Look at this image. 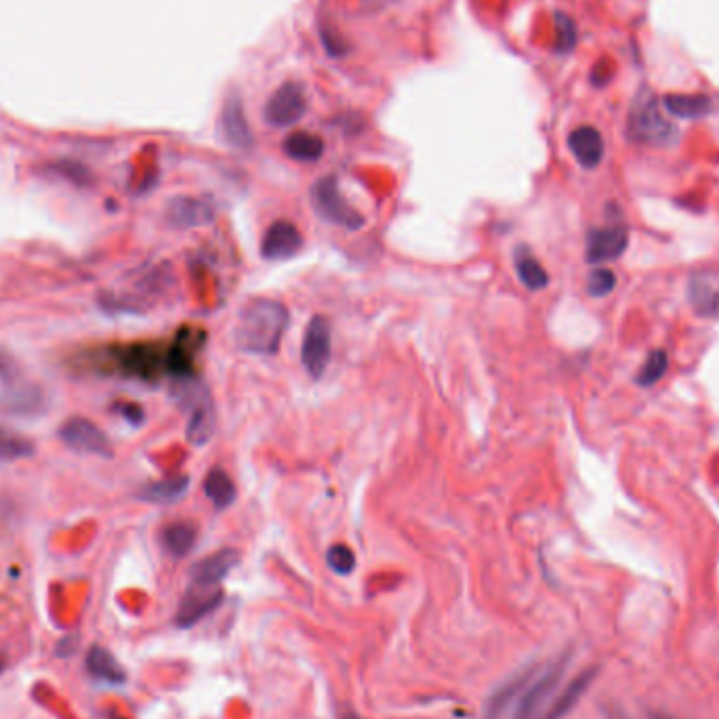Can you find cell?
<instances>
[{"label": "cell", "instance_id": "cell-1", "mask_svg": "<svg viewBox=\"0 0 719 719\" xmlns=\"http://www.w3.org/2000/svg\"><path fill=\"white\" fill-rule=\"evenodd\" d=\"M286 326H289V310L276 299H253L240 312L234 341L244 354L274 356L280 349Z\"/></svg>", "mask_w": 719, "mask_h": 719}, {"label": "cell", "instance_id": "cell-2", "mask_svg": "<svg viewBox=\"0 0 719 719\" xmlns=\"http://www.w3.org/2000/svg\"><path fill=\"white\" fill-rule=\"evenodd\" d=\"M101 364H108L112 371L125 375L127 379H137L154 383L162 375H167V345L160 343H129L116 345L104 352Z\"/></svg>", "mask_w": 719, "mask_h": 719}, {"label": "cell", "instance_id": "cell-3", "mask_svg": "<svg viewBox=\"0 0 719 719\" xmlns=\"http://www.w3.org/2000/svg\"><path fill=\"white\" fill-rule=\"evenodd\" d=\"M629 135L644 146L669 148L677 141L680 131L665 118L656 97L648 89H642L629 110Z\"/></svg>", "mask_w": 719, "mask_h": 719}, {"label": "cell", "instance_id": "cell-4", "mask_svg": "<svg viewBox=\"0 0 719 719\" xmlns=\"http://www.w3.org/2000/svg\"><path fill=\"white\" fill-rule=\"evenodd\" d=\"M179 383H181L179 387L181 406L190 408L186 438L194 446H204L215 436V427H217V415L211 394L207 387L196 381V377Z\"/></svg>", "mask_w": 719, "mask_h": 719}, {"label": "cell", "instance_id": "cell-5", "mask_svg": "<svg viewBox=\"0 0 719 719\" xmlns=\"http://www.w3.org/2000/svg\"><path fill=\"white\" fill-rule=\"evenodd\" d=\"M310 198L314 211L328 223L339 225V228H345L349 232H358L366 225V219L341 196L335 177L318 179L312 186Z\"/></svg>", "mask_w": 719, "mask_h": 719}, {"label": "cell", "instance_id": "cell-6", "mask_svg": "<svg viewBox=\"0 0 719 719\" xmlns=\"http://www.w3.org/2000/svg\"><path fill=\"white\" fill-rule=\"evenodd\" d=\"M568 665V654L560 656V659L549 665L537 680H530V684L526 686L524 694L520 696L518 703V711L513 719H541L543 715V707L549 703V698L556 692L562 675L566 671Z\"/></svg>", "mask_w": 719, "mask_h": 719}, {"label": "cell", "instance_id": "cell-7", "mask_svg": "<svg viewBox=\"0 0 719 719\" xmlns=\"http://www.w3.org/2000/svg\"><path fill=\"white\" fill-rule=\"evenodd\" d=\"M204 341H207V333L202 328H179L173 343L167 345V375L175 381L194 379L196 356L200 354Z\"/></svg>", "mask_w": 719, "mask_h": 719}, {"label": "cell", "instance_id": "cell-8", "mask_svg": "<svg viewBox=\"0 0 719 719\" xmlns=\"http://www.w3.org/2000/svg\"><path fill=\"white\" fill-rule=\"evenodd\" d=\"M331 349H333L331 324H328V320L322 316H314L310 322H307L301 343V362L305 373L312 379H320L324 375L328 362H331Z\"/></svg>", "mask_w": 719, "mask_h": 719}, {"label": "cell", "instance_id": "cell-9", "mask_svg": "<svg viewBox=\"0 0 719 719\" xmlns=\"http://www.w3.org/2000/svg\"><path fill=\"white\" fill-rule=\"evenodd\" d=\"M307 99L295 82H284L274 91L263 108V120L274 129H289L305 116Z\"/></svg>", "mask_w": 719, "mask_h": 719}, {"label": "cell", "instance_id": "cell-10", "mask_svg": "<svg viewBox=\"0 0 719 719\" xmlns=\"http://www.w3.org/2000/svg\"><path fill=\"white\" fill-rule=\"evenodd\" d=\"M59 438L64 444L76 453L85 455H99V457H112V442L104 434V429H99L91 419L85 417H72L64 425L59 427Z\"/></svg>", "mask_w": 719, "mask_h": 719}, {"label": "cell", "instance_id": "cell-11", "mask_svg": "<svg viewBox=\"0 0 719 719\" xmlns=\"http://www.w3.org/2000/svg\"><path fill=\"white\" fill-rule=\"evenodd\" d=\"M219 131H221L223 141L228 143L230 148H234L238 152L253 150L255 139H253L249 118H246L240 97L232 95L225 99V104L221 108V116H219Z\"/></svg>", "mask_w": 719, "mask_h": 719}, {"label": "cell", "instance_id": "cell-12", "mask_svg": "<svg viewBox=\"0 0 719 719\" xmlns=\"http://www.w3.org/2000/svg\"><path fill=\"white\" fill-rule=\"evenodd\" d=\"M303 249V234L293 221H274L261 240V255L267 261L293 259Z\"/></svg>", "mask_w": 719, "mask_h": 719}, {"label": "cell", "instance_id": "cell-13", "mask_svg": "<svg viewBox=\"0 0 719 719\" xmlns=\"http://www.w3.org/2000/svg\"><path fill=\"white\" fill-rule=\"evenodd\" d=\"M221 600H223V591L219 587L192 585L188 589V593L183 595V600L179 604V610L175 616L177 625L186 629V627L200 623L204 616L219 608Z\"/></svg>", "mask_w": 719, "mask_h": 719}, {"label": "cell", "instance_id": "cell-14", "mask_svg": "<svg viewBox=\"0 0 719 719\" xmlns=\"http://www.w3.org/2000/svg\"><path fill=\"white\" fill-rule=\"evenodd\" d=\"M167 221L179 230L204 228V225H211L215 221V209L213 204L204 198L177 196L169 202Z\"/></svg>", "mask_w": 719, "mask_h": 719}, {"label": "cell", "instance_id": "cell-15", "mask_svg": "<svg viewBox=\"0 0 719 719\" xmlns=\"http://www.w3.org/2000/svg\"><path fill=\"white\" fill-rule=\"evenodd\" d=\"M627 240L629 236L623 225L591 230L587 236V259L591 263L619 259L627 249Z\"/></svg>", "mask_w": 719, "mask_h": 719}, {"label": "cell", "instance_id": "cell-16", "mask_svg": "<svg viewBox=\"0 0 719 719\" xmlns=\"http://www.w3.org/2000/svg\"><path fill=\"white\" fill-rule=\"evenodd\" d=\"M238 562L240 553L236 549H219L192 568V585L217 587L238 566Z\"/></svg>", "mask_w": 719, "mask_h": 719}, {"label": "cell", "instance_id": "cell-17", "mask_svg": "<svg viewBox=\"0 0 719 719\" xmlns=\"http://www.w3.org/2000/svg\"><path fill=\"white\" fill-rule=\"evenodd\" d=\"M568 148L583 169L600 167V162L604 160V152H606L604 137L595 127L574 129L568 137Z\"/></svg>", "mask_w": 719, "mask_h": 719}, {"label": "cell", "instance_id": "cell-18", "mask_svg": "<svg viewBox=\"0 0 719 719\" xmlns=\"http://www.w3.org/2000/svg\"><path fill=\"white\" fill-rule=\"evenodd\" d=\"M595 677H598V669L591 667L585 669L583 673H579L574 680L560 692V696H556L551 701L549 709L541 715V719H564L574 707L579 705V701L583 698V694L589 690V686L593 684Z\"/></svg>", "mask_w": 719, "mask_h": 719}, {"label": "cell", "instance_id": "cell-19", "mask_svg": "<svg viewBox=\"0 0 719 719\" xmlns=\"http://www.w3.org/2000/svg\"><path fill=\"white\" fill-rule=\"evenodd\" d=\"M690 301L705 316H719V272L705 270L690 280Z\"/></svg>", "mask_w": 719, "mask_h": 719}, {"label": "cell", "instance_id": "cell-20", "mask_svg": "<svg viewBox=\"0 0 719 719\" xmlns=\"http://www.w3.org/2000/svg\"><path fill=\"white\" fill-rule=\"evenodd\" d=\"M5 408L13 415H22V417H32L43 413L45 408V396L40 392V387L32 385V383H24L17 381L13 385L7 387V394L3 400Z\"/></svg>", "mask_w": 719, "mask_h": 719}, {"label": "cell", "instance_id": "cell-21", "mask_svg": "<svg viewBox=\"0 0 719 719\" xmlns=\"http://www.w3.org/2000/svg\"><path fill=\"white\" fill-rule=\"evenodd\" d=\"M663 106L677 118H705L715 110L713 99L703 93H673L665 95Z\"/></svg>", "mask_w": 719, "mask_h": 719}, {"label": "cell", "instance_id": "cell-22", "mask_svg": "<svg viewBox=\"0 0 719 719\" xmlns=\"http://www.w3.org/2000/svg\"><path fill=\"white\" fill-rule=\"evenodd\" d=\"M190 488V478L188 476H175V478H167L160 482H152L148 486H143L139 490V499L146 503H154V505H171L181 501L186 497V492Z\"/></svg>", "mask_w": 719, "mask_h": 719}, {"label": "cell", "instance_id": "cell-23", "mask_svg": "<svg viewBox=\"0 0 719 719\" xmlns=\"http://www.w3.org/2000/svg\"><path fill=\"white\" fill-rule=\"evenodd\" d=\"M532 675H534V669H526L524 673L516 675L513 680H509L495 694H492V698L488 701V707H486L484 719H503V715L507 713L511 703L516 701V698H520V694L530 684Z\"/></svg>", "mask_w": 719, "mask_h": 719}, {"label": "cell", "instance_id": "cell-24", "mask_svg": "<svg viewBox=\"0 0 719 719\" xmlns=\"http://www.w3.org/2000/svg\"><path fill=\"white\" fill-rule=\"evenodd\" d=\"M513 265H516L518 278L528 291H543L549 284L547 270L539 263V259L532 255L528 246H518V249L513 251Z\"/></svg>", "mask_w": 719, "mask_h": 719}, {"label": "cell", "instance_id": "cell-25", "mask_svg": "<svg viewBox=\"0 0 719 719\" xmlns=\"http://www.w3.org/2000/svg\"><path fill=\"white\" fill-rule=\"evenodd\" d=\"M204 495H207V499L215 505V509L223 511L234 505L238 490L228 471H223L221 467H213L207 478H204Z\"/></svg>", "mask_w": 719, "mask_h": 719}, {"label": "cell", "instance_id": "cell-26", "mask_svg": "<svg viewBox=\"0 0 719 719\" xmlns=\"http://www.w3.org/2000/svg\"><path fill=\"white\" fill-rule=\"evenodd\" d=\"M282 150L286 156L297 162H316L324 154V141L314 133L297 131L284 139Z\"/></svg>", "mask_w": 719, "mask_h": 719}, {"label": "cell", "instance_id": "cell-27", "mask_svg": "<svg viewBox=\"0 0 719 719\" xmlns=\"http://www.w3.org/2000/svg\"><path fill=\"white\" fill-rule=\"evenodd\" d=\"M196 526L190 522H175L162 530V545L173 558H186L196 545Z\"/></svg>", "mask_w": 719, "mask_h": 719}, {"label": "cell", "instance_id": "cell-28", "mask_svg": "<svg viewBox=\"0 0 719 719\" xmlns=\"http://www.w3.org/2000/svg\"><path fill=\"white\" fill-rule=\"evenodd\" d=\"M87 667L99 682H106L112 686L125 682V671H122V667L116 663V659L106 648L93 646L87 656Z\"/></svg>", "mask_w": 719, "mask_h": 719}, {"label": "cell", "instance_id": "cell-29", "mask_svg": "<svg viewBox=\"0 0 719 719\" xmlns=\"http://www.w3.org/2000/svg\"><path fill=\"white\" fill-rule=\"evenodd\" d=\"M34 455V442L19 431L0 425V461H19Z\"/></svg>", "mask_w": 719, "mask_h": 719}, {"label": "cell", "instance_id": "cell-30", "mask_svg": "<svg viewBox=\"0 0 719 719\" xmlns=\"http://www.w3.org/2000/svg\"><path fill=\"white\" fill-rule=\"evenodd\" d=\"M326 564L335 574L347 577V574H352L356 568V556L347 545H333L326 551Z\"/></svg>", "mask_w": 719, "mask_h": 719}, {"label": "cell", "instance_id": "cell-31", "mask_svg": "<svg viewBox=\"0 0 719 719\" xmlns=\"http://www.w3.org/2000/svg\"><path fill=\"white\" fill-rule=\"evenodd\" d=\"M556 30H558V51L560 53H570L577 45V26H574L572 19L566 13H558L556 15Z\"/></svg>", "mask_w": 719, "mask_h": 719}, {"label": "cell", "instance_id": "cell-32", "mask_svg": "<svg viewBox=\"0 0 719 719\" xmlns=\"http://www.w3.org/2000/svg\"><path fill=\"white\" fill-rule=\"evenodd\" d=\"M669 366V360H667V354L665 352H654L650 354L648 362L644 364L642 373H640V383L642 385H652L659 381Z\"/></svg>", "mask_w": 719, "mask_h": 719}, {"label": "cell", "instance_id": "cell-33", "mask_svg": "<svg viewBox=\"0 0 719 719\" xmlns=\"http://www.w3.org/2000/svg\"><path fill=\"white\" fill-rule=\"evenodd\" d=\"M614 286H616V276L610 270H595L589 276L587 291L591 297H604L614 291Z\"/></svg>", "mask_w": 719, "mask_h": 719}, {"label": "cell", "instance_id": "cell-34", "mask_svg": "<svg viewBox=\"0 0 719 719\" xmlns=\"http://www.w3.org/2000/svg\"><path fill=\"white\" fill-rule=\"evenodd\" d=\"M0 381H3L7 387L17 381H22L19 364L15 362V358L11 354L5 352V349H0Z\"/></svg>", "mask_w": 719, "mask_h": 719}, {"label": "cell", "instance_id": "cell-35", "mask_svg": "<svg viewBox=\"0 0 719 719\" xmlns=\"http://www.w3.org/2000/svg\"><path fill=\"white\" fill-rule=\"evenodd\" d=\"M120 415L125 417L131 425H141L143 423V408L137 406V404H122L120 406Z\"/></svg>", "mask_w": 719, "mask_h": 719}, {"label": "cell", "instance_id": "cell-36", "mask_svg": "<svg viewBox=\"0 0 719 719\" xmlns=\"http://www.w3.org/2000/svg\"><path fill=\"white\" fill-rule=\"evenodd\" d=\"M604 713L608 719H629L619 707H614V705H604Z\"/></svg>", "mask_w": 719, "mask_h": 719}, {"label": "cell", "instance_id": "cell-37", "mask_svg": "<svg viewBox=\"0 0 719 719\" xmlns=\"http://www.w3.org/2000/svg\"><path fill=\"white\" fill-rule=\"evenodd\" d=\"M339 719H364V717H360V715H356V713H352V711H345Z\"/></svg>", "mask_w": 719, "mask_h": 719}, {"label": "cell", "instance_id": "cell-38", "mask_svg": "<svg viewBox=\"0 0 719 719\" xmlns=\"http://www.w3.org/2000/svg\"><path fill=\"white\" fill-rule=\"evenodd\" d=\"M650 717H652V719H673V717H669V715H661V713H652Z\"/></svg>", "mask_w": 719, "mask_h": 719}]
</instances>
